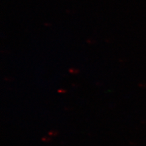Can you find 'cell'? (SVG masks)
Instances as JSON below:
<instances>
[]
</instances>
